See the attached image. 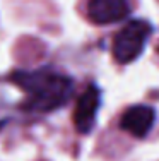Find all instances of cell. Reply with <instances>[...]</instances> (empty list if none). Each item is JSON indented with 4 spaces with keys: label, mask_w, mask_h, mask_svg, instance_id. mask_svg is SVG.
Wrapping results in <instances>:
<instances>
[{
    "label": "cell",
    "mask_w": 159,
    "mask_h": 161,
    "mask_svg": "<svg viewBox=\"0 0 159 161\" xmlns=\"http://www.w3.org/2000/svg\"><path fill=\"white\" fill-rule=\"evenodd\" d=\"M12 82L28 94V110L36 112H51L65 105L74 91V80L51 70L16 72Z\"/></svg>",
    "instance_id": "cell-1"
},
{
    "label": "cell",
    "mask_w": 159,
    "mask_h": 161,
    "mask_svg": "<svg viewBox=\"0 0 159 161\" xmlns=\"http://www.w3.org/2000/svg\"><path fill=\"white\" fill-rule=\"evenodd\" d=\"M152 33V26L147 21L134 19L127 22L113 40V57L118 64H130L137 60L144 52L147 40Z\"/></svg>",
    "instance_id": "cell-2"
},
{
    "label": "cell",
    "mask_w": 159,
    "mask_h": 161,
    "mask_svg": "<svg viewBox=\"0 0 159 161\" xmlns=\"http://www.w3.org/2000/svg\"><path fill=\"white\" fill-rule=\"evenodd\" d=\"M98 108H99V89L94 84H91L87 89L77 99L74 112V125L77 132L87 134L91 132L94 122H96Z\"/></svg>",
    "instance_id": "cell-3"
},
{
    "label": "cell",
    "mask_w": 159,
    "mask_h": 161,
    "mask_svg": "<svg viewBox=\"0 0 159 161\" xmlns=\"http://www.w3.org/2000/svg\"><path fill=\"white\" fill-rule=\"evenodd\" d=\"M154 120H156V112L154 108L147 105H135L127 110L122 118H120V129L128 132L130 136L142 139L149 134L152 129Z\"/></svg>",
    "instance_id": "cell-4"
},
{
    "label": "cell",
    "mask_w": 159,
    "mask_h": 161,
    "mask_svg": "<svg viewBox=\"0 0 159 161\" xmlns=\"http://www.w3.org/2000/svg\"><path fill=\"white\" fill-rule=\"evenodd\" d=\"M130 12L127 0H89L87 17L94 24H111L123 21Z\"/></svg>",
    "instance_id": "cell-5"
}]
</instances>
